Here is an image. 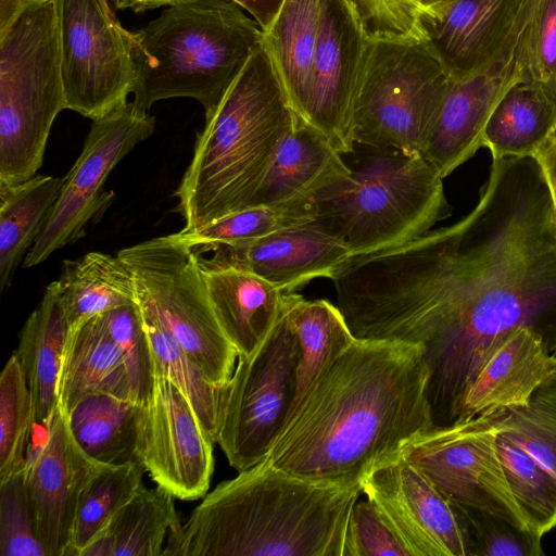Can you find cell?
<instances>
[{
	"instance_id": "1",
	"label": "cell",
	"mask_w": 556,
	"mask_h": 556,
	"mask_svg": "<svg viewBox=\"0 0 556 556\" xmlns=\"http://www.w3.org/2000/svg\"><path fill=\"white\" fill-rule=\"evenodd\" d=\"M333 281L356 339L420 344L433 426L458 420L493 346L529 328L556 349V211L533 157L493 160L475 208L396 248L352 256Z\"/></svg>"
},
{
	"instance_id": "15",
	"label": "cell",
	"mask_w": 556,
	"mask_h": 556,
	"mask_svg": "<svg viewBox=\"0 0 556 556\" xmlns=\"http://www.w3.org/2000/svg\"><path fill=\"white\" fill-rule=\"evenodd\" d=\"M362 492L387 516L413 556H471L462 505L400 453L364 478Z\"/></svg>"
},
{
	"instance_id": "42",
	"label": "cell",
	"mask_w": 556,
	"mask_h": 556,
	"mask_svg": "<svg viewBox=\"0 0 556 556\" xmlns=\"http://www.w3.org/2000/svg\"><path fill=\"white\" fill-rule=\"evenodd\" d=\"M413 556L382 510L369 498L352 507L343 556Z\"/></svg>"
},
{
	"instance_id": "33",
	"label": "cell",
	"mask_w": 556,
	"mask_h": 556,
	"mask_svg": "<svg viewBox=\"0 0 556 556\" xmlns=\"http://www.w3.org/2000/svg\"><path fill=\"white\" fill-rule=\"evenodd\" d=\"M150 340L155 376L170 381L189 401L202 427L217 443L225 388L212 383L161 325L152 311L137 301Z\"/></svg>"
},
{
	"instance_id": "46",
	"label": "cell",
	"mask_w": 556,
	"mask_h": 556,
	"mask_svg": "<svg viewBox=\"0 0 556 556\" xmlns=\"http://www.w3.org/2000/svg\"><path fill=\"white\" fill-rule=\"evenodd\" d=\"M534 159L542 169L556 211V137L553 138Z\"/></svg>"
},
{
	"instance_id": "43",
	"label": "cell",
	"mask_w": 556,
	"mask_h": 556,
	"mask_svg": "<svg viewBox=\"0 0 556 556\" xmlns=\"http://www.w3.org/2000/svg\"><path fill=\"white\" fill-rule=\"evenodd\" d=\"M368 40L418 37L421 0H348Z\"/></svg>"
},
{
	"instance_id": "24",
	"label": "cell",
	"mask_w": 556,
	"mask_h": 556,
	"mask_svg": "<svg viewBox=\"0 0 556 556\" xmlns=\"http://www.w3.org/2000/svg\"><path fill=\"white\" fill-rule=\"evenodd\" d=\"M71 333L59 281H52L42 300L25 321L16 355L30 389L35 421L50 427L59 407V380Z\"/></svg>"
},
{
	"instance_id": "17",
	"label": "cell",
	"mask_w": 556,
	"mask_h": 556,
	"mask_svg": "<svg viewBox=\"0 0 556 556\" xmlns=\"http://www.w3.org/2000/svg\"><path fill=\"white\" fill-rule=\"evenodd\" d=\"M368 39L348 0H320L318 36L303 121L343 155L355 148L353 110Z\"/></svg>"
},
{
	"instance_id": "21",
	"label": "cell",
	"mask_w": 556,
	"mask_h": 556,
	"mask_svg": "<svg viewBox=\"0 0 556 556\" xmlns=\"http://www.w3.org/2000/svg\"><path fill=\"white\" fill-rule=\"evenodd\" d=\"M554 374L556 359L542 339L518 327L501 338L483 361L464 395L458 420L525 405Z\"/></svg>"
},
{
	"instance_id": "31",
	"label": "cell",
	"mask_w": 556,
	"mask_h": 556,
	"mask_svg": "<svg viewBox=\"0 0 556 556\" xmlns=\"http://www.w3.org/2000/svg\"><path fill=\"white\" fill-rule=\"evenodd\" d=\"M64 177L35 175L16 184H0V287L11 285L61 192Z\"/></svg>"
},
{
	"instance_id": "25",
	"label": "cell",
	"mask_w": 556,
	"mask_h": 556,
	"mask_svg": "<svg viewBox=\"0 0 556 556\" xmlns=\"http://www.w3.org/2000/svg\"><path fill=\"white\" fill-rule=\"evenodd\" d=\"M99 393L137 402L125 362L102 315L70 333L59 380V407L68 412L84 397Z\"/></svg>"
},
{
	"instance_id": "12",
	"label": "cell",
	"mask_w": 556,
	"mask_h": 556,
	"mask_svg": "<svg viewBox=\"0 0 556 556\" xmlns=\"http://www.w3.org/2000/svg\"><path fill=\"white\" fill-rule=\"evenodd\" d=\"M496 431L490 416L433 426L410 439L400 454L453 502L531 531L507 482Z\"/></svg>"
},
{
	"instance_id": "36",
	"label": "cell",
	"mask_w": 556,
	"mask_h": 556,
	"mask_svg": "<svg viewBox=\"0 0 556 556\" xmlns=\"http://www.w3.org/2000/svg\"><path fill=\"white\" fill-rule=\"evenodd\" d=\"M316 219L315 201L252 205L179 237L192 249L258 239Z\"/></svg>"
},
{
	"instance_id": "23",
	"label": "cell",
	"mask_w": 556,
	"mask_h": 556,
	"mask_svg": "<svg viewBox=\"0 0 556 556\" xmlns=\"http://www.w3.org/2000/svg\"><path fill=\"white\" fill-rule=\"evenodd\" d=\"M216 318L238 352H253L280 317L285 295L262 277L236 267H202Z\"/></svg>"
},
{
	"instance_id": "19",
	"label": "cell",
	"mask_w": 556,
	"mask_h": 556,
	"mask_svg": "<svg viewBox=\"0 0 556 556\" xmlns=\"http://www.w3.org/2000/svg\"><path fill=\"white\" fill-rule=\"evenodd\" d=\"M98 466L77 445L58 407L42 442L29 446L24 468L36 531L48 556H67L79 493Z\"/></svg>"
},
{
	"instance_id": "16",
	"label": "cell",
	"mask_w": 556,
	"mask_h": 556,
	"mask_svg": "<svg viewBox=\"0 0 556 556\" xmlns=\"http://www.w3.org/2000/svg\"><path fill=\"white\" fill-rule=\"evenodd\" d=\"M213 446L187 397L155 376L143 405L138 452L151 479L178 500L204 497L214 470Z\"/></svg>"
},
{
	"instance_id": "44",
	"label": "cell",
	"mask_w": 556,
	"mask_h": 556,
	"mask_svg": "<svg viewBox=\"0 0 556 556\" xmlns=\"http://www.w3.org/2000/svg\"><path fill=\"white\" fill-rule=\"evenodd\" d=\"M528 79L556 97V0H539L525 34Z\"/></svg>"
},
{
	"instance_id": "34",
	"label": "cell",
	"mask_w": 556,
	"mask_h": 556,
	"mask_svg": "<svg viewBox=\"0 0 556 556\" xmlns=\"http://www.w3.org/2000/svg\"><path fill=\"white\" fill-rule=\"evenodd\" d=\"M144 471L140 462L97 467L79 493L67 556H80L119 508L143 486Z\"/></svg>"
},
{
	"instance_id": "41",
	"label": "cell",
	"mask_w": 556,
	"mask_h": 556,
	"mask_svg": "<svg viewBox=\"0 0 556 556\" xmlns=\"http://www.w3.org/2000/svg\"><path fill=\"white\" fill-rule=\"evenodd\" d=\"M467 521L471 556H542L540 535L520 530L491 513L462 505Z\"/></svg>"
},
{
	"instance_id": "3",
	"label": "cell",
	"mask_w": 556,
	"mask_h": 556,
	"mask_svg": "<svg viewBox=\"0 0 556 556\" xmlns=\"http://www.w3.org/2000/svg\"><path fill=\"white\" fill-rule=\"evenodd\" d=\"M362 484H320L264 459L206 493L163 556H343Z\"/></svg>"
},
{
	"instance_id": "30",
	"label": "cell",
	"mask_w": 556,
	"mask_h": 556,
	"mask_svg": "<svg viewBox=\"0 0 556 556\" xmlns=\"http://www.w3.org/2000/svg\"><path fill=\"white\" fill-rule=\"evenodd\" d=\"M58 281L71 332L111 309L137 303L132 274L117 254L89 252L65 260Z\"/></svg>"
},
{
	"instance_id": "49",
	"label": "cell",
	"mask_w": 556,
	"mask_h": 556,
	"mask_svg": "<svg viewBox=\"0 0 556 556\" xmlns=\"http://www.w3.org/2000/svg\"><path fill=\"white\" fill-rule=\"evenodd\" d=\"M448 1H452V0H421V3H422V7H430V5L440 4V3H444V2H448Z\"/></svg>"
},
{
	"instance_id": "13",
	"label": "cell",
	"mask_w": 556,
	"mask_h": 556,
	"mask_svg": "<svg viewBox=\"0 0 556 556\" xmlns=\"http://www.w3.org/2000/svg\"><path fill=\"white\" fill-rule=\"evenodd\" d=\"M155 117L127 102L93 119L83 151L64 184L39 236L27 252L24 267L37 266L53 252L83 238L86 227L114 199L104 184L116 164L152 135Z\"/></svg>"
},
{
	"instance_id": "8",
	"label": "cell",
	"mask_w": 556,
	"mask_h": 556,
	"mask_svg": "<svg viewBox=\"0 0 556 556\" xmlns=\"http://www.w3.org/2000/svg\"><path fill=\"white\" fill-rule=\"evenodd\" d=\"M452 81L419 37L368 40L353 110L355 143L422 154Z\"/></svg>"
},
{
	"instance_id": "22",
	"label": "cell",
	"mask_w": 556,
	"mask_h": 556,
	"mask_svg": "<svg viewBox=\"0 0 556 556\" xmlns=\"http://www.w3.org/2000/svg\"><path fill=\"white\" fill-rule=\"evenodd\" d=\"M351 172L330 141L298 116L250 206L315 201Z\"/></svg>"
},
{
	"instance_id": "38",
	"label": "cell",
	"mask_w": 556,
	"mask_h": 556,
	"mask_svg": "<svg viewBox=\"0 0 556 556\" xmlns=\"http://www.w3.org/2000/svg\"><path fill=\"white\" fill-rule=\"evenodd\" d=\"M34 425L33 395L13 353L0 375V482L25 468Z\"/></svg>"
},
{
	"instance_id": "20",
	"label": "cell",
	"mask_w": 556,
	"mask_h": 556,
	"mask_svg": "<svg viewBox=\"0 0 556 556\" xmlns=\"http://www.w3.org/2000/svg\"><path fill=\"white\" fill-rule=\"evenodd\" d=\"M522 0H452L422 7L418 37L455 79L481 68L507 38Z\"/></svg>"
},
{
	"instance_id": "26",
	"label": "cell",
	"mask_w": 556,
	"mask_h": 556,
	"mask_svg": "<svg viewBox=\"0 0 556 556\" xmlns=\"http://www.w3.org/2000/svg\"><path fill=\"white\" fill-rule=\"evenodd\" d=\"M556 137V97L542 84L523 79L510 87L483 130L493 160L535 157Z\"/></svg>"
},
{
	"instance_id": "4",
	"label": "cell",
	"mask_w": 556,
	"mask_h": 556,
	"mask_svg": "<svg viewBox=\"0 0 556 556\" xmlns=\"http://www.w3.org/2000/svg\"><path fill=\"white\" fill-rule=\"evenodd\" d=\"M296 118L262 42L197 138L175 193L180 231L250 206Z\"/></svg>"
},
{
	"instance_id": "14",
	"label": "cell",
	"mask_w": 556,
	"mask_h": 556,
	"mask_svg": "<svg viewBox=\"0 0 556 556\" xmlns=\"http://www.w3.org/2000/svg\"><path fill=\"white\" fill-rule=\"evenodd\" d=\"M539 0H522L500 50L478 71L455 80L424 151L444 178L483 147L484 127L507 90L528 79L525 34Z\"/></svg>"
},
{
	"instance_id": "32",
	"label": "cell",
	"mask_w": 556,
	"mask_h": 556,
	"mask_svg": "<svg viewBox=\"0 0 556 556\" xmlns=\"http://www.w3.org/2000/svg\"><path fill=\"white\" fill-rule=\"evenodd\" d=\"M283 307L299 346L292 409L319 374L355 337L340 308L326 300H305L291 292L286 293Z\"/></svg>"
},
{
	"instance_id": "11",
	"label": "cell",
	"mask_w": 556,
	"mask_h": 556,
	"mask_svg": "<svg viewBox=\"0 0 556 556\" xmlns=\"http://www.w3.org/2000/svg\"><path fill=\"white\" fill-rule=\"evenodd\" d=\"M66 109L97 119L128 102L137 80L134 33L110 0H53Z\"/></svg>"
},
{
	"instance_id": "28",
	"label": "cell",
	"mask_w": 556,
	"mask_h": 556,
	"mask_svg": "<svg viewBox=\"0 0 556 556\" xmlns=\"http://www.w3.org/2000/svg\"><path fill=\"white\" fill-rule=\"evenodd\" d=\"M175 496L162 486L140 488L80 556H163L180 525Z\"/></svg>"
},
{
	"instance_id": "45",
	"label": "cell",
	"mask_w": 556,
	"mask_h": 556,
	"mask_svg": "<svg viewBox=\"0 0 556 556\" xmlns=\"http://www.w3.org/2000/svg\"><path fill=\"white\" fill-rule=\"evenodd\" d=\"M258 23L263 31H266L285 0H231Z\"/></svg>"
},
{
	"instance_id": "2",
	"label": "cell",
	"mask_w": 556,
	"mask_h": 556,
	"mask_svg": "<svg viewBox=\"0 0 556 556\" xmlns=\"http://www.w3.org/2000/svg\"><path fill=\"white\" fill-rule=\"evenodd\" d=\"M420 344L354 339L290 410L266 460L320 484H362L433 427Z\"/></svg>"
},
{
	"instance_id": "40",
	"label": "cell",
	"mask_w": 556,
	"mask_h": 556,
	"mask_svg": "<svg viewBox=\"0 0 556 556\" xmlns=\"http://www.w3.org/2000/svg\"><path fill=\"white\" fill-rule=\"evenodd\" d=\"M0 554L48 556L36 531L24 469L0 482Z\"/></svg>"
},
{
	"instance_id": "5",
	"label": "cell",
	"mask_w": 556,
	"mask_h": 556,
	"mask_svg": "<svg viewBox=\"0 0 556 556\" xmlns=\"http://www.w3.org/2000/svg\"><path fill=\"white\" fill-rule=\"evenodd\" d=\"M136 42L135 105L192 98L211 117L263 42L258 23L231 0H193L168 7L132 31Z\"/></svg>"
},
{
	"instance_id": "18",
	"label": "cell",
	"mask_w": 556,
	"mask_h": 556,
	"mask_svg": "<svg viewBox=\"0 0 556 556\" xmlns=\"http://www.w3.org/2000/svg\"><path fill=\"white\" fill-rule=\"evenodd\" d=\"M202 267H236L285 293L316 278L332 279L351 257L346 243L317 219L251 241L193 249Z\"/></svg>"
},
{
	"instance_id": "47",
	"label": "cell",
	"mask_w": 556,
	"mask_h": 556,
	"mask_svg": "<svg viewBox=\"0 0 556 556\" xmlns=\"http://www.w3.org/2000/svg\"><path fill=\"white\" fill-rule=\"evenodd\" d=\"M193 0H110L116 10H130L135 13H142L149 10L172 7Z\"/></svg>"
},
{
	"instance_id": "10",
	"label": "cell",
	"mask_w": 556,
	"mask_h": 556,
	"mask_svg": "<svg viewBox=\"0 0 556 556\" xmlns=\"http://www.w3.org/2000/svg\"><path fill=\"white\" fill-rule=\"evenodd\" d=\"M298 363V341L283 307L263 342L239 356L225 388L217 444L238 472L268 456L294 400Z\"/></svg>"
},
{
	"instance_id": "6",
	"label": "cell",
	"mask_w": 556,
	"mask_h": 556,
	"mask_svg": "<svg viewBox=\"0 0 556 556\" xmlns=\"http://www.w3.org/2000/svg\"><path fill=\"white\" fill-rule=\"evenodd\" d=\"M370 149L350 177L315 200L316 219L352 256L405 244L448 215L443 177L424 154Z\"/></svg>"
},
{
	"instance_id": "9",
	"label": "cell",
	"mask_w": 556,
	"mask_h": 556,
	"mask_svg": "<svg viewBox=\"0 0 556 556\" xmlns=\"http://www.w3.org/2000/svg\"><path fill=\"white\" fill-rule=\"evenodd\" d=\"M117 255L132 274L137 301L152 311L212 383L226 386L239 355L216 318L193 249L174 233Z\"/></svg>"
},
{
	"instance_id": "27",
	"label": "cell",
	"mask_w": 556,
	"mask_h": 556,
	"mask_svg": "<svg viewBox=\"0 0 556 556\" xmlns=\"http://www.w3.org/2000/svg\"><path fill=\"white\" fill-rule=\"evenodd\" d=\"M64 413L75 442L92 462L99 465L139 462L143 405L99 393L84 397Z\"/></svg>"
},
{
	"instance_id": "29",
	"label": "cell",
	"mask_w": 556,
	"mask_h": 556,
	"mask_svg": "<svg viewBox=\"0 0 556 556\" xmlns=\"http://www.w3.org/2000/svg\"><path fill=\"white\" fill-rule=\"evenodd\" d=\"M320 0H285L263 42L294 113L303 118L309 96Z\"/></svg>"
},
{
	"instance_id": "37",
	"label": "cell",
	"mask_w": 556,
	"mask_h": 556,
	"mask_svg": "<svg viewBox=\"0 0 556 556\" xmlns=\"http://www.w3.org/2000/svg\"><path fill=\"white\" fill-rule=\"evenodd\" d=\"M489 416L556 478V374L533 391L527 404Z\"/></svg>"
},
{
	"instance_id": "48",
	"label": "cell",
	"mask_w": 556,
	"mask_h": 556,
	"mask_svg": "<svg viewBox=\"0 0 556 556\" xmlns=\"http://www.w3.org/2000/svg\"><path fill=\"white\" fill-rule=\"evenodd\" d=\"M33 1L34 0H0V34L3 33Z\"/></svg>"
},
{
	"instance_id": "39",
	"label": "cell",
	"mask_w": 556,
	"mask_h": 556,
	"mask_svg": "<svg viewBox=\"0 0 556 556\" xmlns=\"http://www.w3.org/2000/svg\"><path fill=\"white\" fill-rule=\"evenodd\" d=\"M102 317L123 356L136 400L146 405L153 390L155 372L140 307L138 303L119 306L104 313Z\"/></svg>"
},
{
	"instance_id": "7",
	"label": "cell",
	"mask_w": 556,
	"mask_h": 556,
	"mask_svg": "<svg viewBox=\"0 0 556 556\" xmlns=\"http://www.w3.org/2000/svg\"><path fill=\"white\" fill-rule=\"evenodd\" d=\"M65 109L55 4L34 0L0 34V184L37 175Z\"/></svg>"
},
{
	"instance_id": "50",
	"label": "cell",
	"mask_w": 556,
	"mask_h": 556,
	"mask_svg": "<svg viewBox=\"0 0 556 556\" xmlns=\"http://www.w3.org/2000/svg\"><path fill=\"white\" fill-rule=\"evenodd\" d=\"M552 355L554 356V358L556 359V349L554 350V352L552 353Z\"/></svg>"
},
{
	"instance_id": "35",
	"label": "cell",
	"mask_w": 556,
	"mask_h": 556,
	"mask_svg": "<svg viewBox=\"0 0 556 556\" xmlns=\"http://www.w3.org/2000/svg\"><path fill=\"white\" fill-rule=\"evenodd\" d=\"M496 430L497 453L514 498L530 530L543 536L556 527V478L497 426Z\"/></svg>"
}]
</instances>
